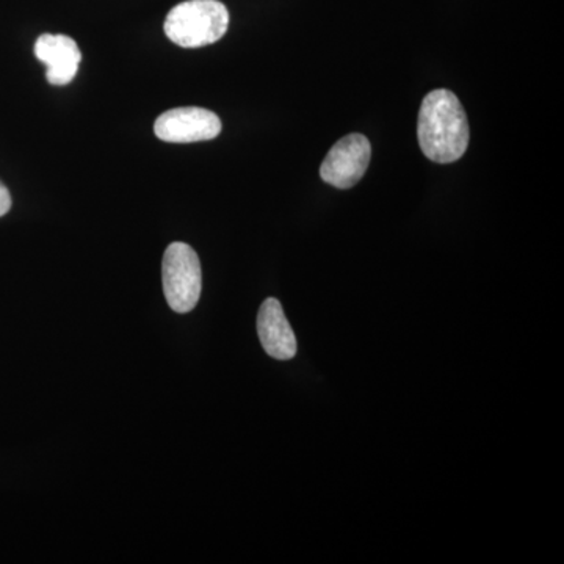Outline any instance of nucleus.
<instances>
[{"instance_id": "obj_1", "label": "nucleus", "mask_w": 564, "mask_h": 564, "mask_svg": "<svg viewBox=\"0 0 564 564\" xmlns=\"http://www.w3.org/2000/svg\"><path fill=\"white\" fill-rule=\"evenodd\" d=\"M419 147L434 163H454L469 147L466 111L451 90L430 91L423 98L417 121Z\"/></svg>"}, {"instance_id": "obj_2", "label": "nucleus", "mask_w": 564, "mask_h": 564, "mask_svg": "<svg viewBox=\"0 0 564 564\" xmlns=\"http://www.w3.org/2000/svg\"><path fill=\"white\" fill-rule=\"evenodd\" d=\"M229 11L218 0H187L166 14L165 35L185 50L209 46L225 36Z\"/></svg>"}, {"instance_id": "obj_3", "label": "nucleus", "mask_w": 564, "mask_h": 564, "mask_svg": "<svg viewBox=\"0 0 564 564\" xmlns=\"http://www.w3.org/2000/svg\"><path fill=\"white\" fill-rule=\"evenodd\" d=\"M163 293L177 314L192 313L202 299L203 272L198 254L191 245L174 242L162 262Z\"/></svg>"}, {"instance_id": "obj_4", "label": "nucleus", "mask_w": 564, "mask_h": 564, "mask_svg": "<svg viewBox=\"0 0 564 564\" xmlns=\"http://www.w3.org/2000/svg\"><path fill=\"white\" fill-rule=\"evenodd\" d=\"M372 159V147L362 133H350L337 141L321 166V177L340 191L355 187L362 180Z\"/></svg>"}, {"instance_id": "obj_5", "label": "nucleus", "mask_w": 564, "mask_h": 564, "mask_svg": "<svg viewBox=\"0 0 564 564\" xmlns=\"http://www.w3.org/2000/svg\"><path fill=\"white\" fill-rule=\"evenodd\" d=\"M154 132L166 143H196L217 139L221 121L214 111L202 107H180L158 118Z\"/></svg>"}, {"instance_id": "obj_6", "label": "nucleus", "mask_w": 564, "mask_h": 564, "mask_svg": "<svg viewBox=\"0 0 564 564\" xmlns=\"http://www.w3.org/2000/svg\"><path fill=\"white\" fill-rule=\"evenodd\" d=\"M258 334L263 350L278 361H291L299 351L295 333L276 299H267L258 314Z\"/></svg>"}, {"instance_id": "obj_7", "label": "nucleus", "mask_w": 564, "mask_h": 564, "mask_svg": "<svg viewBox=\"0 0 564 564\" xmlns=\"http://www.w3.org/2000/svg\"><path fill=\"white\" fill-rule=\"evenodd\" d=\"M35 55L46 65L47 82L55 87L70 84L82 62L79 46L66 35H41L35 43Z\"/></svg>"}, {"instance_id": "obj_8", "label": "nucleus", "mask_w": 564, "mask_h": 564, "mask_svg": "<svg viewBox=\"0 0 564 564\" xmlns=\"http://www.w3.org/2000/svg\"><path fill=\"white\" fill-rule=\"evenodd\" d=\"M11 209V196L9 188L6 187V185L0 182V217H3V215L9 214V210Z\"/></svg>"}]
</instances>
